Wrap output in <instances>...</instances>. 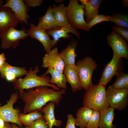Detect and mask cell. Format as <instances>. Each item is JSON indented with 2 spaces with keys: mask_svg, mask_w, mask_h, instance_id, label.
Instances as JSON below:
<instances>
[{
  "mask_svg": "<svg viewBox=\"0 0 128 128\" xmlns=\"http://www.w3.org/2000/svg\"><path fill=\"white\" fill-rule=\"evenodd\" d=\"M10 8L20 22L28 25L27 13L29 9L23 0H9L2 6Z\"/></svg>",
  "mask_w": 128,
  "mask_h": 128,
  "instance_id": "obj_11",
  "label": "cell"
},
{
  "mask_svg": "<svg viewBox=\"0 0 128 128\" xmlns=\"http://www.w3.org/2000/svg\"><path fill=\"white\" fill-rule=\"evenodd\" d=\"M19 94L18 91L12 93L7 103L3 106H1L0 102V118L6 122L14 123L22 127L23 125L20 122L18 118L20 110L14 109L13 107L18 99Z\"/></svg>",
  "mask_w": 128,
  "mask_h": 128,
  "instance_id": "obj_8",
  "label": "cell"
},
{
  "mask_svg": "<svg viewBox=\"0 0 128 128\" xmlns=\"http://www.w3.org/2000/svg\"><path fill=\"white\" fill-rule=\"evenodd\" d=\"M11 125L12 128H25V127H20L16 124L14 123H11Z\"/></svg>",
  "mask_w": 128,
  "mask_h": 128,
  "instance_id": "obj_38",
  "label": "cell"
},
{
  "mask_svg": "<svg viewBox=\"0 0 128 128\" xmlns=\"http://www.w3.org/2000/svg\"><path fill=\"white\" fill-rule=\"evenodd\" d=\"M39 67L36 66L33 70L32 68L23 78L16 79L13 82L15 89H18L21 96L25 89L28 90L40 86L50 87L56 91L60 90V88L55 85L50 83V78L48 76L42 75L38 76L37 74L39 72Z\"/></svg>",
  "mask_w": 128,
  "mask_h": 128,
  "instance_id": "obj_2",
  "label": "cell"
},
{
  "mask_svg": "<svg viewBox=\"0 0 128 128\" xmlns=\"http://www.w3.org/2000/svg\"><path fill=\"white\" fill-rule=\"evenodd\" d=\"M28 7H35L40 6L42 3L43 0H23Z\"/></svg>",
  "mask_w": 128,
  "mask_h": 128,
  "instance_id": "obj_34",
  "label": "cell"
},
{
  "mask_svg": "<svg viewBox=\"0 0 128 128\" xmlns=\"http://www.w3.org/2000/svg\"><path fill=\"white\" fill-rule=\"evenodd\" d=\"M39 110H37L27 114L20 113L18 115L20 122L24 126L38 119L43 117V115Z\"/></svg>",
  "mask_w": 128,
  "mask_h": 128,
  "instance_id": "obj_26",
  "label": "cell"
},
{
  "mask_svg": "<svg viewBox=\"0 0 128 128\" xmlns=\"http://www.w3.org/2000/svg\"><path fill=\"white\" fill-rule=\"evenodd\" d=\"M25 126V128H48L43 117L37 119Z\"/></svg>",
  "mask_w": 128,
  "mask_h": 128,
  "instance_id": "obj_32",
  "label": "cell"
},
{
  "mask_svg": "<svg viewBox=\"0 0 128 128\" xmlns=\"http://www.w3.org/2000/svg\"><path fill=\"white\" fill-rule=\"evenodd\" d=\"M75 118L70 114L67 115V120L65 128H76Z\"/></svg>",
  "mask_w": 128,
  "mask_h": 128,
  "instance_id": "obj_33",
  "label": "cell"
},
{
  "mask_svg": "<svg viewBox=\"0 0 128 128\" xmlns=\"http://www.w3.org/2000/svg\"><path fill=\"white\" fill-rule=\"evenodd\" d=\"M51 75L50 83L56 85L59 88L66 89L67 88V80L65 75L52 68H48L43 75L46 76L48 74Z\"/></svg>",
  "mask_w": 128,
  "mask_h": 128,
  "instance_id": "obj_24",
  "label": "cell"
},
{
  "mask_svg": "<svg viewBox=\"0 0 128 128\" xmlns=\"http://www.w3.org/2000/svg\"><path fill=\"white\" fill-rule=\"evenodd\" d=\"M77 41L72 38L66 47L59 53V56L64 61L65 65H74L75 64L76 47L78 45Z\"/></svg>",
  "mask_w": 128,
  "mask_h": 128,
  "instance_id": "obj_20",
  "label": "cell"
},
{
  "mask_svg": "<svg viewBox=\"0 0 128 128\" xmlns=\"http://www.w3.org/2000/svg\"><path fill=\"white\" fill-rule=\"evenodd\" d=\"M19 22L10 8L0 7V33L9 27H16Z\"/></svg>",
  "mask_w": 128,
  "mask_h": 128,
  "instance_id": "obj_16",
  "label": "cell"
},
{
  "mask_svg": "<svg viewBox=\"0 0 128 128\" xmlns=\"http://www.w3.org/2000/svg\"><path fill=\"white\" fill-rule=\"evenodd\" d=\"M4 3V1L3 0H0V7Z\"/></svg>",
  "mask_w": 128,
  "mask_h": 128,
  "instance_id": "obj_41",
  "label": "cell"
},
{
  "mask_svg": "<svg viewBox=\"0 0 128 128\" xmlns=\"http://www.w3.org/2000/svg\"><path fill=\"white\" fill-rule=\"evenodd\" d=\"M128 1L127 0H123L122 3L123 5L125 7H128Z\"/></svg>",
  "mask_w": 128,
  "mask_h": 128,
  "instance_id": "obj_39",
  "label": "cell"
},
{
  "mask_svg": "<svg viewBox=\"0 0 128 128\" xmlns=\"http://www.w3.org/2000/svg\"><path fill=\"white\" fill-rule=\"evenodd\" d=\"M54 1L56 3H61L64 1L63 0H55Z\"/></svg>",
  "mask_w": 128,
  "mask_h": 128,
  "instance_id": "obj_40",
  "label": "cell"
},
{
  "mask_svg": "<svg viewBox=\"0 0 128 128\" xmlns=\"http://www.w3.org/2000/svg\"><path fill=\"white\" fill-rule=\"evenodd\" d=\"M63 72L72 91L75 92L82 88L76 65H65Z\"/></svg>",
  "mask_w": 128,
  "mask_h": 128,
  "instance_id": "obj_17",
  "label": "cell"
},
{
  "mask_svg": "<svg viewBox=\"0 0 128 128\" xmlns=\"http://www.w3.org/2000/svg\"><path fill=\"white\" fill-rule=\"evenodd\" d=\"M85 8L77 0H70L66 6V15L69 22L75 29L89 32L90 29L84 18Z\"/></svg>",
  "mask_w": 128,
  "mask_h": 128,
  "instance_id": "obj_4",
  "label": "cell"
},
{
  "mask_svg": "<svg viewBox=\"0 0 128 128\" xmlns=\"http://www.w3.org/2000/svg\"><path fill=\"white\" fill-rule=\"evenodd\" d=\"M110 16L105 15L103 14H98L88 23V26L89 29L96 24L104 21H110Z\"/></svg>",
  "mask_w": 128,
  "mask_h": 128,
  "instance_id": "obj_30",
  "label": "cell"
},
{
  "mask_svg": "<svg viewBox=\"0 0 128 128\" xmlns=\"http://www.w3.org/2000/svg\"><path fill=\"white\" fill-rule=\"evenodd\" d=\"M27 32L28 36L37 40L42 44L46 53L51 50L52 40L50 39L46 31L40 29L34 24L31 23L29 28L27 30Z\"/></svg>",
  "mask_w": 128,
  "mask_h": 128,
  "instance_id": "obj_14",
  "label": "cell"
},
{
  "mask_svg": "<svg viewBox=\"0 0 128 128\" xmlns=\"http://www.w3.org/2000/svg\"><path fill=\"white\" fill-rule=\"evenodd\" d=\"M116 75L117 77L115 82L110 86L117 89H128V74L121 71Z\"/></svg>",
  "mask_w": 128,
  "mask_h": 128,
  "instance_id": "obj_27",
  "label": "cell"
},
{
  "mask_svg": "<svg viewBox=\"0 0 128 128\" xmlns=\"http://www.w3.org/2000/svg\"><path fill=\"white\" fill-rule=\"evenodd\" d=\"M122 58L113 54L111 60L105 66L98 84L105 87L115 75L122 71L123 65Z\"/></svg>",
  "mask_w": 128,
  "mask_h": 128,
  "instance_id": "obj_9",
  "label": "cell"
},
{
  "mask_svg": "<svg viewBox=\"0 0 128 128\" xmlns=\"http://www.w3.org/2000/svg\"><path fill=\"white\" fill-rule=\"evenodd\" d=\"M107 101L110 107L122 111L128 104V89L114 88L109 86L106 89Z\"/></svg>",
  "mask_w": 128,
  "mask_h": 128,
  "instance_id": "obj_7",
  "label": "cell"
},
{
  "mask_svg": "<svg viewBox=\"0 0 128 128\" xmlns=\"http://www.w3.org/2000/svg\"><path fill=\"white\" fill-rule=\"evenodd\" d=\"M100 116L99 111L93 110L86 128H98Z\"/></svg>",
  "mask_w": 128,
  "mask_h": 128,
  "instance_id": "obj_29",
  "label": "cell"
},
{
  "mask_svg": "<svg viewBox=\"0 0 128 128\" xmlns=\"http://www.w3.org/2000/svg\"><path fill=\"white\" fill-rule=\"evenodd\" d=\"M28 72L26 67L12 66L7 62L0 69L1 77L9 82H13L17 78L26 75Z\"/></svg>",
  "mask_w": 128,
  "mask_h": 128,
  "instance_id": "obj_15",
  "label": "cell"
},
{
  "mask_svg": "<svg viewBox=\"0 0 128 128\" xmlns=\"http://www.w3.org/2000/svg\"><path fill=\"white\" fill-rule=\"evenodd\" d=\"M113 31L128 41V28L114 24L112 26Z\"/></svg>",
  "mask_w": 128,
  "mask_h": 128,
  "instance_id": "obj_31",
  "label": "cell"
},
{
  "mask_svg": "<svg viewBox=\"0 0 128 128\" xmlns=\"http://www.w3.org/2000/svg\"><path fill=\"white\" fill-rule=\"evenodd\" d=\"M114 109L109 107L100 112L98 128H116L113 124L114 116Z\"/></svg>",
  "mask_w": 128,
  "mask_h": 128,
  "instance_id": "obj_21",
  "label": "cell"
},
{
  "mask_svg": "<svg viewBox=\"0 0 128 128\" xmlns=\"http://www.w3.org/2000/svg\"><path fill=\"white\" fill-rule=\"evenodd\" d=\"M27 32L24 27L19 30L10 27L0 32L1 48L3 49L16 48L21 40L25 39L28 36Z\"/></svg>",
  "mask_w": 128,
  "mask_h": 128,
  "instance_id": "obj_6",
  "label": "cell"
},
{
  "mask_svg": "<svg viewBox=\"0 0 128 128\" xmlns=\"http://www.w3.org/2000/svg\"><path fill=\"white\" fill-rule=\"evenodd\" d=\"M76 65L82 87L86 91L93 84L92 76L96 69L97 64L91 57L86 56L79 60Z\"/></svg>",
  "mask_w": 128,
  "mask_h": 128,
  "instance_id": "obj_5",
  "label": "cell"
},
{
  "mask_svg": "<svg viewBox=\"0 0 128 128\" xmlns=\"http://www.w3.org/2000/svg\"><path fill=\"white\" fill-rule=\"evenodd\" d=\"M107 39L108 44L112 49L113 54L128 59V45L125 39L113 31L107 36Z\"/></svg>",
  "mask_w": 128,
  "mask_h": 128,
  "instance_id": "obj_10",
  "label": "cell"
},
{
  "mask_svg": "<svg viewBox=\"0 0 128 128\" xmlns=\"http://www.w3.org/2000/svg\"><path fill=\"white\" fill-rule=\"evenodd\" d=\"M102 0H86L84 5L85 21L88 23L98 14Z\"/></svg>",
  "mask_w": 128,
  "mask_h": 128,
  "instance_id": "obj_22",
  "label": "cell"
},
{
  "mask_svg": "<svg viewBox=\"0 0 128 128\" xmlns=\"http://www.w3.org/2000/svg\"><path fill=\"white\" fill-rule=\"evenodd\" d=\"M93 110L83 106L77 110L75 118L76 125L80 128H86Z\"/></svg>",
  "mask_w": 128,
  "mask_h": 128,
  "instance_id": "obj_23",
  "label": "cell"
},
{
  "mask_svg": "<svg viewBox=\"0 0 128 128\" xmlns=\"http://www.w3.org/2000/svg\"><path fill=\"white\" fill-rule=\"evenodd\" d=\"M55 105L53 102H50L44 106L41 111L44 114L43 117L48 128H53V126L59 128L62 124L61 120L56 119L55 118L54 113Z\"/></svg>",
  "mask_w": 128,
  "mask_h": 128,
  "instance_id": "obj_18",
  "label": "cell"
},
{
  "mask_svg": "<svg viewBox=\"0 0 128 128\" xmlns=\"http://www.w3.org/2000/svg\"><path fill=\"white\" fill-rule=\"evenodd\" d=\"M52 10L55 20L59 27L69 23L66 15V6L64 4H61L58 6L54 4Z\"/></svg>",
  "mask_w": 128,
  "mask_h": 128,
  "instance_id": "obj_25",
  "label": "cell"
},
{
  "mask_svg": "<svg viewBox=\"0 0 128 128\" xmlns=\"http://www.w3.org/2000/svg\"><path fill=\"white\" fill-rule=\"evenodd\" d=\"M46 32L49 36H51L53 38L51 44L52 48L57 45L60 39H65L72 37V36L69 34L70 33L74 34L78 39H80V33L77 29L69 23Z\"/></svg>",
  "mask_w": 128,
  "mask_h": 128,
  "instance_id": "obj_13",
  "label": "cell"
},
{
  "mask_svg": "<svg viewBox=\"0 0 128 128\" xmlns=\"http://www.w3.org/2000/svg\"><path fill=\"white\" fill-rule=\"evenodd\" d=\"M3 128H12L10 123L6 122L4 127Z\"/></svg>",
  "mask_w": 128,
  "mask_h": 128,
  "instance_id": "obj_37",
  "label": "cell"
},
{
  "mask_svg": "<svg viewBox=\"0 0 128 128\" xmlns=\"http://www.w3.org/2000/svg\"><path fill=\"white\" fill-rule=\"evenodd\" d=\"M105 87L98 84L91 85L86 90L83 98V106L93 110L102 111L109 107Z\"/></svg>",
  "mask_w": 128,
  "mask_h": 128,
  "instance_id": "obj_3",
  "label": "cell"
},
{
  "mask_svg": "<svg viewBox=\"0 0 128 128\" xmlns=\"http://www.w3.org/2000/svg\"><path fill=\"white\" fill-rule=\"evenodd\" d=\"M6 58L4 54L2 53L0 54V69L5 63Z\"/></svg>",
  "mask_w": 128,
  "mask_h": 128,
  "instance_id": "obj_35",
  "label": "cell"
},
{
  "mask_svg": "<svg viewBox=\"0 0 128 128\" xmlns=\"http://www.w3.org/2000/svg\"><path fill=\"white\" fill-rule=\"evenodd\" d=\"M110 21L115 25L128 28V16L127 14L119 13H115L110 15Z\"/></svg>",
  "mask_w": 128,
  "mask_h": 128,
  "instance_id": "obj_28",
  "label": "cell"
},
{
  "mask_svg": "<svg viewBox=\"0 0 128 128\" xmlns=\"http://www.w3.org/2000/svg\"><path fill=\"white\" fill-rule=\"evenodd\" d=\"M24 90L20 96L24 103L23 113H28L37 110L40 111L48 103L52 102L58 105L66 93L62 89L56 91L47 86H40Z\"/></svg>",
  "mask_w": 128,
  "mask_h": 128,
  "instance_id": "obj_1",
  "label": "cell"
},
{
  "mask_svg": "<svg viewBox=\"0 0 128 128\" xmlns=\"http://www.w3.org/2000/svg\"><path fill=\"white\" fill-rule=\"evenodd\" d=\"M37 26L39 29L46 31L59 27L54 18L51 6L48 7L44 15L39 18Z\"/></svg>",
  "mask_w": 128,
  "mask_h": 128,
  "instance_id": "obj_19",
  "label": "cell"
},
{
  "mask_svg": "<svg viewBox=\"0 0 128 128\" xmlns=\"http://www.w3.org/2000/svg\"><path fill=\"white\" fill-rule=\"evenodd\" d=\"M64 66V62L59 56L57 47L45 54L42 58V67L52 68L63 73Z\"/></svg>",
  "mask_w": 128,
  "mask_h": 128,
  "instance_id": "obj_12",
  "label": "cell"
},
{
  "mask_svg": "<svg viewBox=\"0 0 128 128\" xmlns=\"http://www.w3.org/2000/svg\"><path fill=\"white\" fill-rule=\"evenodd\" d=\"M6 122L0 118V128H3L5 126Z\"/></svg>",
  "mask_w": 128,
  "mask_h": 128,
  "instance_id": "obj_36",
  "label": "cell"
}]
</instances>
